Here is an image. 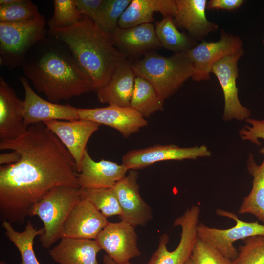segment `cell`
<instances>
[{
  "mask_svg": "<svg viewBox=\"0 0 264 264\" xmlns=\"http://www.w3.org/2000/svg\"><path fill=\"white\" fill-rule=\"evenodd\" d=\"M80 198L90 202L106 218L122 214L116 196L112 188L83 189Z\"/></svg>",
  "mask_w": 264,
  "mask_h": 264,
  "instance_id": "30",
  "label": "cell"
},
{
  "mask_svg": "<svg viewBox=\"0 0 264 264\" xmlns=\"http://www.w3.org/2000/svg\"><path fill=\"white\" fill-rule=\"evenodd\" d=\"M211 155V152L205 145L192 147L156 145L128 152L122 157V164L129 170H137L160 161L196 159Z\"/></svg>",
  "mask_w": 264,
  "mask_h": 264,
  "instance_id": "11",
  "label": "cell"
},
{
  "mask_svg": "<svg viewBox=\"0 0 264 264\" xmlns=\"http://www.w3.org/2000/svg\"><path fill=\"white\" fill-rule=\"evenodd\" d=\"M19 80L24 90L23 116L26 127L51 120L79 119L77 108L67 104L62 105L46 100L32 89L25 77L21 76Z\"/></svg>",
  "mask_w": 264,
  "mask_h": 264,
  "instance_id": "15",
  "label": "cell"
},
{
  "mask_svg": "<svg viewBox=\"0 0 264 264\" xmlns=\"http://www.w3.org/2000/svg\"><path fill=\"white\" fill-rule=\"evenodd\" d=\"M132 0H102L93 20L104 32L110 35L118 27L122 14Z\"/></svg>",
  "mask_w": 264,
  "mask_h": 264,
  "instance_id": "29",
  "label": "cell"
},
{
  "mask_svg": "<svg viewBox=\"0 0 264 264\" xmlns=\"http://www.w3.org/2000/svg\"><path fill=\"white\" fill-rule=\"evenodd\" d=\"M244 54L243 49L237 53L224 57L215 63L211 73L216 76L221 88L224 99L223 119L230 121L246 120L251 113L240 102L236 80L239 76L238 63Z\"/></svg>",
  "mask_w": 264,
  "mask_h": 264,
  "instance_id": "10",
  "label": "cell"
},
{
  "mask_svg": "<svg viewBox=\"0 0 264 264\" xmlns=\"http://www.w3.org/2000/svg\"><path fill=\"white\" fill-rule=\"evenodd\" d=\"M132 66L136 75L149 82L164 101L175 94L194 73L186 52L169 57L149 52Z\"/></svg>",
  "mask_w": 264,
  "mask_h": 264,
  "instance_id": "4",
  "label": "cell"
},
{
  "mask_svg": "<svg viewBox=\"0 0 264 264\" xmlns=\"http://www.w3.org/2000/svg\"><path fill=\"white\" fill-rule=\"evenodd\" d=\"M138 172L130 170L112 188L121 209V221L135 228L145 226L153 218L151 207L142 199L137 183Z\"/></svg>",
  "mask_w": 264,
  "mask_h": 264,
  "instance_id": "12",
  "label": "cell"
},
{
  "mask_svg": "<svg viewBox=\"0 0 264 264\" xmlns=\"http://www.w3.org/2000/svg\"><path fill=\"white\" fill-rule=\"evenodd\" d=\"M177 11L173 18L176 27L185 29L195 41L216 31L218 25L206 16V0H176Z\"/></svg>",
  "mask_w": 264,
  "mask_h": 264,
  "instance_id": "20",
  "label": "cell"
},
{
  "mask_svg": "<svg viewBox=\"0 0 264 264\" xmlns=\"http://www.w3.org/2000/svg\"><path fill=\"white\" fill-rule=\"evenodd\" d=\"M200 214L199 206L193 205L187 208L181 216L176 218L174 226L181 228L178 245L173 251H169L167 247L169 236L166 234H162L159 237L157 249L146 264H185L191 258L198 238L197 229Z\"/></svg>",
  "mask_w": 264,
  "mask_h": 264,
  "instance_id": "7",
  "label": "cell"
},
{
  "mask_svg": "<svg viewBox=\"0 0 264 264\" xmlns=\"http://www.w3.org/2000/svg\"><path fill=\"white\" fill-rule=\"evenodd\" d=\"M48 35L66 44L79 67L89 79L94 91L105 87L126 56L90 18L82 15L73 25L49 30Z\"/></svg>",
  "mask_w": 264,
  "mask_h": 264,
  "instance_id": "3",
  "label": "cell"
},
{
  "mask_svg": "<svg viewBox=\"0 0 264 264\" xmlns=\"http://www.w3.org/2000/svg\"><path fill=\"white\" fill-rule=\"evenodd\" d=\"M57 136L72 156L80 172L81 162L87 150L86 145L100 125L84 119L71 121L51 120L44 123Z\"/></svg>",
  "mask_w": 264,
  "mask_h": 264,
  "instance_id": "16",
  "label": "cell"
},
{
  "mask_svg": "<svg viewBox=\"0 0 264 264\" xmlns=\"http://www.w3.org/2000/svg\"><path fill=\"white\" fill-rule=\"evenodd\" d=\"M244 2L243 0H210L207 2V8L233 11L240 8Z\"/></svg>",
  "mask_w": 264,
  "mask_h": 264,
  "instance_id": "37",
  "label": "cell"
},
{
  "mask_svg": "<svg viewBox=\"0 0 264 264\" xmlns=\"http://www.w3.org/2000/svg\"><path fill=\"white\" fill-rule=\"evenodd\" d=\"M77 10L81 15L94 20L102 0H75Z\"/></svg>",
  "mask_w": 264,
  "mask_h": 264,
  "instance_id": "36",
  "label": "cell"
},
{
  "mask_svg": "<svg viewBox=\"0 0 264 264\" xmlns=\"http://www.w3.org/2000/svg\"><path fill=\"white\" fill-rule=\"evenodd\" d=\"M53 3V15L47 22L49 30L70 27L82 16L76 8L75 0H54Z\"/></svg>",
  "mask_w": 264,
  "mask_h": 264,
  "instance_id": "31",
  "label": "cell"
},
{
  "mask_svg": "<svg viewBox=\"0 0 264 264\" xmlns=\"http://www.w3.org/2000/svg\"><path fill=\"white\" fill-rule=\"evenodd\" d=\"M191 258L195 264H232V260L198 237L193 249Z\"/></svg>",
  "mask_w": 264,
  "mask_h": 264,
  "instance_id": "34",
  "label": "cell"
},
{
  "mask_svg": "<svg viewBox=\"0 0 264 264\" xmlns=\"http://www.w3.org/2000/svg\"><path fill=\"white\" fill-rule=\"evenodd\" d=\"M242 49L243 42L241 38L223 29L220 31L219 40H203L186 51L194 68L191 78L196 82L209 80L212 67L215 63Z\"/></svg>",
  "mask_w": 264,
  "mask_h": 264,
  "instance_id": "9",
  "label": "cell"
},
{
  "mask_svg": "<svg viewBox=\"0 0 264 264\" xmlns=\"http://www.w3.org/2000/svg\"><path fill=\"white\" fill-rule=\"evenodd\" d=\"M95 240L101 250L118 264H126L141 255L135 227L122 221L109 222Z\"/></svg>",
  "mask_w": 264,
  "mask_h": 264,
  "instance_id": "13",
  "label": "cell"
},
{
  "mask_svg": "<svg viewBox=\"0 0 264 264\" xmlns=\"http://www.w3.org/2000/svg\"><path fill=\"white\" fill-rule=\"evenodd\" d=\"M259 152L264 157L260 165L256 163L253 154L249 155L247 166L248 173L253 177L252 187L243 198L238 213L251 214L264 224V147Z\"/></svg>",
  "mask_w": 264,
  "mask_h": 264,
  "instance_id": "25",
  "label": "cell"
},
{
  "mask_svg": "<svg viewBox=\"0 0 264 264\" xmlns=\"http://www.w3.org/2000/svg\"><path fill=\"white\" fill-rule=\"evenodd\" d=\"M154 27L161 46L174 53L186 52L197 44L194 39L179 31L172 17H163Z\"/></svg>",
  "mask_w": 264,
  "mask_h": 264,
  "instance_id": "27",
  "label": "cell"
},
{
  "mask_svg": "<svg viewBox=\"0 0 264 264\" xmlns=\"http://www.w3.org/2000/svg\"><path fill=\"white\" fill-rule=\"evenodd\" d=\"M128 171L122 163L104 159L95 161L86 150L77 177L81 188H112Z\"/></svg>",
  "mask_w": 264,
  "mask_h": 264,
  "instance_id": "18",
  "label": "cell"
},
{
  "mask_svg": "<svg viewBox=\"0 0 264 264\" xmlns=\"http://www.w3.org/2000/svg\"><path fill=\"white\" fill-rule=\"evenodd\" d=\"M77 111L79 119L110 126L124 137H128L148 125L145 118L130 106L109 105L101 108H77Z\"/></svg>",
  "mask_w": 264,
  "mask_h": 264,
  "instance_id": "14",
  "label": "cell"
},
{
  "mask_svg": "<svg viewBox=\"0 0 264 264\" xmlns=\"http://www.w3.org/2000/svg\"><path fill=\"white\" fill-rule=\"evenodd\" d=\"M110 37L114 46L126 57L146 54L161 46L152 23L126 28L118 27Z\"/></svg>",
  "mask_w": 264,
  "mask_h": 264,
  "instance_id": "21",
  "label": "cell"
},
{
  "mask_svg": "<svg viewBox=\"0 0 264 264\" xmlns=\"http://www.w3.org/2000/svg\"><path fill=\"white\" fill-rule=\"evenodd\" d=\"M0 149L15 151L17 162L0 167V217L22 224L34 206L59 186L80 188L72 156L44 123L28 127L23 135L0 140Z\"/></svg>",
  "mask_w": 264,
  "mask_h": 264,
  "instance_id": "1",
  "label": "cell"
},
{
  "mask_svg": "<svg viewBox=\"0 0 264 264\" xmlns=\"http://www.w3.org/2000/svg\"><path fill=\"white\" fill-rule=\"evenodd\" d=\"M0 264H5V263L3 261H1Z\"/></svg>",
  "mask_w": 264,
  "mask_h": 264,
  "instance_id": "41",
  "label": "cell"
},
{
  "mask_svg": "<svg viewBox=\"0 0 264 264\" xmlns=\"http://www.w3.org/2000/svg\"><path fill=\"white\" fill-rule=\"evenodd\" d=\"M262 43H263V44L264 45V38L262 40Z\"/></svg>",
  "mask_w": 264,
  "mask_h": 264,
  "instance_id": "42",
  "label": "cell"
},
{
  "mask_svg": "<svg viewBox=\"0 0 264 264\" xmlns=\"http://www.w3.org/2000/svg\"><path fill=\"white\" fill-rule=\"evenodd\" d=\"M176 11V0H132L120 17L118 27L126 28L151 23L155 12L163 17L174 18Z\"/></svg>",
  "mask_w": 264,
  "mask_h": 264,
  "instance_id": "24",
  "label": "cell"
},
{
  "mask_svg": "<svg viewBox=\"0 0 264 264\" xmlns=\"http://www.w3.org/2000/svg\"><path fill=\"white\" fill-rule=\"evenodd\" d=\"M251 126L245 125L239 131L242 140H248L258 146L261 145L260 139L264 140V118L261 120L248 118L245 120Z\"/></svg>",
  "mask_w": 264,
  "mask_h": 264,
  "instance_id": "35",
  "label": "cell"
},
{
  "mask_svg": "<svg viewBox=\"0 0 264 264\" xmlns=\"http://www.w3.org/2000/svg\"><path fill=\"white\" fill-rule=\"evenodd\" d=\"M23 100L0 77V140L18 138L28 129L23 123Z\"/></svg>",
  "mask_w": 264,
  "mask_h": 264,
  "instance_id": "19",
  "label": "cell"
},
{
  "mask_svg": "<svg viewBox=\"0 0 264 264\" xmlns=\"http://www.w3.org/2000/svg\"><path fill=\"white\" fill-rule=\"evenodd\" d=\"M42 15L17 22H0V64L9 69L21 67L30 49L46 36Z\"/></svg>",
  "mask_w": 264,
  "mask_h": 264,
  "instance_id": "6",
  "label": "cell"
},
{
  "mask_svg": "<svg viewBox=\"0 0 264 264\" xmlns=\"http://www.w3.org/2000/svg\"><path fill=\"white\" fill-rule=\"evenodd\" d=\"M21 67L36 90L50 102L57 103L94 91L67 45L49 35L30 49Z\"/></svg>",
  "mask_w": 264,
  "mask_h": 264,
  "instance_id": "2",
  "label": "cell"
},
{
  "mask_svg": "<svg viewBox=\"0 0 264 264\" xmlns=\"http://www.w3.org/2000/svg\"><path fill=\"white\" fill-rule=\"evenodd\" d=\"M164 104V101L152 85L145 79L136 76L130 107L145 118L162 110Z\"/></svg>",
  "mask_w": 264,
  "mask_h": 264,
  "instance_id": "26",
  "label": "cell"
},
{
  "mask_svg": "<svg viewBox=\"0 0 264 264\" xmlns=\"http://www.w3.org/2000/svg\"><path fill=\"white\" fill-rule=\"evenodd\" d=\"M103 261L104 264H118L107 254L104 256ZM126 264H133L132 263L129 262Z\"/></svg>",
  "mask_w": 264,
  "mask_h": 264,
  "instance_id": "39",
  "label": "cell"
},
{
  "mask_svg": "<svg viewBox=\"0 0 264 264\" xmlns=\"http://www.w3.org/2000/svg\"><path fill=\"white\" fill-rule=\"evenodd\" d=\"M49 250L52 259L59 264H98L97 255L101 250L95 240L61 238Z\"/></svg>",
  "mask_w": 264,
  "mask_h": 264,
  "instance_id": "23",
  "label": "cell"
},
{
  "mask_svg": "<svg viewBox=\"0 0 264 264\" xmlns=\"http://www.w3.org/2000/svg\"><path fill=\"white\" fill-rule=\"evenodd\" d=\"M185 264H195V263L192 258H190L187 261Z\"/></svg>",
  "mask_w": 264,
  "mask_h": 264,
  "instance_id": "40",
  "label": "cell"
},
{
  "mask_svg": "<svg viewBox=\"0 0 264 264\" xmlns=\"http://www.w3.org/2000/svg\"><path fill=\"white\" fill-rule=\"evenodd\" d=\"M2 226L6 236L19 250L21 264H40L34 252L33 243L36 236L44 233V228L36 229L30 220H28L24 230L21 232L15 230L11 223L6 221H2Z\"/></svg>",
  "mask_w": 264,
  "mask_h": 264,
  "instance_id": "28",
  "label": "cell"
},
{
  "mask_svg": "<svg viewBox=\"0 0 264 264\" xmlns=\"http://www.w3.org/2000/svg\"><path fill=\"white\" fill-rule=\"evenodd\" d=\"M216 213L219 216L233 220L236 225L228 229H219L199 223L198 236L231 260H234L238 254V250L234 245L236 241L252 236L264 235L263 224L257 221H244L237 214L222 209H218Z\"/></svg>",
  "mask_w": 264,
  "mask_h": 264,
  "instance_id": "8",
  "label": "cell"
},
{
  "mask_svg": "<svg viewBox=\"0 0 264 264\" xmlns=\"http://www.w3.org/2000/svg\"><path fill=\"white\" fill-rule=\"evenodd\" d=\"M80 199V188L57 186L49 191L32 209L29 216H37L44 224L40 236L42 246L48 249L59 239L67 217Z\"/></svg>",
  "mask_w": 264,
  "mask_h": 264,
  "instance_id": "5",
  "label": "cell"
},
{
  "mask_svg": "<svg viewBox=\"0 0 264 264\" xmlns=\"http://www.w3.org/2000/svg\"><path fill=\"white\" fill-rule=\"evenodd\" d=\"M136 77L132 64L125 60L115 68L108 83L96 92L98 100L102 103L130 107Z\"/></svg>",
  "mask_w": 264,
  "mask_h": 264,
  "instance_id": "22",
  "label": "cell"
},
{
  "mask_svg": "<svg viewBox=\"0 0 264 264\" xmlns=\"http://www.w3.org/2000/svg\"><path fill=\"white\" fill-rule=\"evenodd\" d=\"M37 6L30 0H17L7 5L0 6V22H17L40 16Z\"/></svg>",
  "mask_w": 264,
  "mask_h": 264,
  "instance_id": "32",
  "label": "cell"
},
{
  "mask_svg": "<svg viewBox=\"0 0 264 264\" xmlns=\"http://www.w3.org/2000/svg\"><path fill=\"white\" fill-rule=\"evenodd\" d=\"M108 222L93 205L80 198L64 223L61 238L95 240Z\"/></svg>",
  "mask_w": 264,
  "mask_h": 264,
  "instance_id": "17",
  "label": "cell"
},
{
  "mask_svg": "<svg viewBox=\"0 0 264 264\" xmlns=\"http://www.w3.org/2000/svg\"><path fill=\"white\" fill-rule=\"evenodd\" d=\"M20 157V154L15 151H11L9 153L0 154V164L2 166L15 163L19 160Z\"/></svg>",
  "mask_w": 264,
  "mask_h": 264,
  "instance_id": "38",
  "label": "cell"
},
{
  "mask_svg": "<svg viewBox=\"0 0 264 264\" xmlns=\"http://www.w3.org/2000/svg\"><path fill=\"white\" fill-rule=\"evenodd\" d=\"M232 264H264V235L244 239Z\"/></svg>",
  "mask_w": 264,
  "mask_h": 264,
  "instance_id": "33",
  "label": "cell"
}]
</instances>
